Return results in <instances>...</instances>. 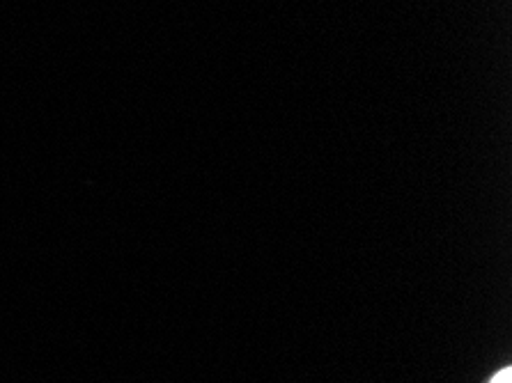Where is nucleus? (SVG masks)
<instances>
[{
  "label": "nucleus",
  "mask_w": 512,
  "mask_h": 383,
  "mask_svg": "<svg viewBox=\"0 0 512 383\" xmlns=\"http://www.w3.org/2000/svg\"><path fill=\"white\" fill-rule=\"evenodd\" d=\"M492 383H510V370H503L501 374H496V379Z\"/></svg>",
  "instance_id": "obj_1"
}]
</instances>
